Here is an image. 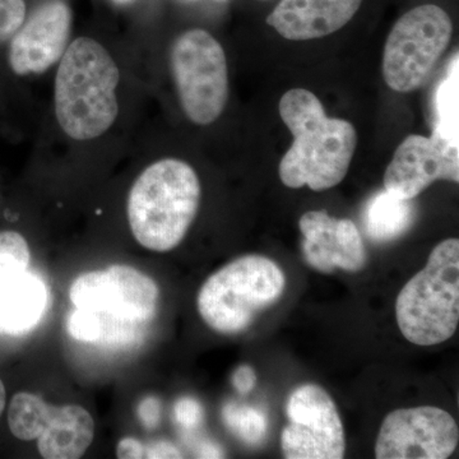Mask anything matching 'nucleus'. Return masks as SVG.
Instances as JSON below:
<instances>
[{
  "label": "nucleus",
  "mask_w": 459,
  "mask_h": 459,
  "mask_svg": "<svg viewBox=\"0 0 459 459\" xmlns=\"http://www.w3.org/2000/svg\"><path fill=\"white\" fill-rule=\"evenodd\" d=\"M281 119L294 135L280 162L281 181L292 189L309 186L314 192L334 188L344 179L355 153V126L328 117L320 100L310 91H289L280 101Z\"/></svg>",
  "instance_id": "nucleus-1"
},
{
  "label": "nucleus",
  "mask_w": 459,
  "mask_h": 459,
  "mask_svg": "<svg viewBox=\"0 0 459 459\" xmlns=\"http://www.w3.org/2000/svg\"><path fill=\"white\" fill-rule=\"evenodd\" d=\"M120 74L98 41L78 38L66 48L56 78V114L60 128L75 141L104 134L119 113Z\"/></svg>",
  "instance_id": "nucleus-2"
},
{
  "label": "nucleus",
  "mask_w": 459,
  "mask_h": 459,
  "mask_svg": "<svg viewBox=\"0 0 459 459\" xmlns=\"http://www.w3.org/2000/svg\"><path fill=\"white\" fill-rule=\"evenodd\" d=\"M201 204V183L192 166L165 159L148 166L133 184L128 198V221L133 237L152 252L175 249Z\"/></svg>",
  "instance_id": "nucleus-3"
},
{
  "label": "nucleus",
  "mask_w": 459,
  "mask_h": 459,
  "mask_svg": "<svg viewBox=\"0 0 459 459\" xmlns=\"http://www.w3.org/2000/svg\"><path fill=\"white\" fill-rule=\"evenodd\" d=\"M395 316L403 337L418 346L453 337L459 322L458 238H446L434 247L427 267L401 290Z\"/></svg>",
  "instance_id": "nucleus-4"
},
{
  "label": "nucleus",
  "mask_w": 459,
  "mask_h": 459,
  "mask_svg": "<svg viewBox=\"0 0 459 459\" xmlns=\"http://www.w3.org/2000/svg\"><path fill=\"white\" fill-rule=\"evenodd\" d=\"M285 285V274L272 259L241 256L214 272L201 287L199 316L219 333H240L259 313L279 301Z\"/></svg>",
  "instance_id": "nucleus-5"
},
{
  "label": "nucleus",
  "mask_w": 459,
  "mask_h": 459,
  "mask_svg": "<svg viewBox=\"0 0 459 459\" xmlns=\"http://www.w3.org/2000/svg\"><path fill=\"white\" fill-rule=\"evenodd\" d=\"M453 23L434 4L411 9L395 22L383 53V78L392 90L411 92L427 83L448 49Z\"/></svg>",
  "instance_id": "nucleus-6"
},
{
  "label": "nucleus",
  "mask_w": 459,
  "mask_h": 459,
  "mask_svg": "<svg viewBox=\"0 0 459 459\" xmlns=\"http://www.w3.org/2000/svg\"><path fill=\"white\" fill-rule=\"evenodd\" d=\"M171 69L184 113L199 126L219 119L229 100L228 60L204 30H190L171 48Z\"/></svg>",
  "instance_id": "nucleus-7"
},
{
  "label": "nucleus",
  "mask_w": 459,
  "mask_h": 459,
  "mask_svg": "<svg viewBox=\"0 0 459 459\" xmlns=\"http://www.w3.org/2000/svg\"><path fill=\"white\" fill-rule=\"evenodd\" d=\"M75 309L98 314L108 323L137 337L155 319L160 290L146 274L129 265L81 274L69 289Z\"/></svg>",
  "instance_id": "nucleus-8"
},
{
  "label": "nucleus",
  "mask_w": 459,
  "mask_h": 459,
  "mask_svg": "<svg viewBox=\"0 0 459 459\" xmlns=\"http://www.w3.org/2000/svg\"><path fill=\"white\" fill-rule=\"evenodd\" d=\"M11 433L23 442L38 440L42 458L77 459L90 448L95 422L83 407L51 406L40 395L20 392L8 410Z\"/></svg>",
  "instance_id": "nucleus-9"
},
{
  "label": "nucleus",
  "mask_w": 459,
  "mask_h": 459,
  "mask_svg": "<svg viewBox=\"0 0 459 459\" xmlns=\"http://www.w3.org/2000/svg\"><path fill=\"white\" fill-rule=\"evenodd\" d=\"M289 424L281 434L287 459H341L346 452L342 420L325 389L299 386L286 406Z\"/></svg>",
  "instance_id": "nucleus-10"
},
{
  "label": "nucleus",
  "mask_w": 459,
  "mask_h": 459,
  "mask_svg": "<svg viewBox=\"0 0 459 459\" xmlns=\"http://www.w3.org/2000/svg\"><path fill=\"white\" fill-rule=\"evenodd\" d=\"M458 440V425L446 411L434 406L395 410L380 427L376 458L446 459Z\"/></svg>",
  "instance_id": "nucleus-11"
},
{
  "label": "nucleus",
  "mask_w": 459,
  "mask_h": 459,
  "mask_svg": "<svg viewBox=\"0 0 459 459\" xmlns=\"http://www.w3.org/2000/svg\"><path fill=\"white\" fill-rule=\"evenodd\" d=\"M458 151L434 137L409 135L395 150L385 174V189L403 199L421 195L434 181H459Z\"/></svg>",
  "instance_id": "nucleus-12"
},
{
  "label": "nucleus",
  "mask_w": 459,
  "mask_h": 459,
  "mask_svg": "<svg viewBox=\"0 0 459 459\" xmlns=\"http://www.w3.org/2000/svg\"><path fill=\"white\" fill-rule=\"evenodd\" d=\"M72 29L71 8L62 0H50L36 8L13 35L8 60L18 75L42 74L62 59Z\"/></svg>",
  "instance_id": "nucleus-13"
},
{
  "label": "nucleus",
  "mask_w": 459,
  "mask_h": 459,
  "mask_svg": "<svg viewBox=\"0 0 459 459\" xmlns=\"http://www.w3.org/2000/svg\"><path fill=\"white\" fill-rule=\"evenodd\" d=\"M305 261L320 273L361 271L367 263L364 241L355 223L325 211H309L299 221Z\"/></svg>",
  "instance_id": "nucleus-14"
},
{
  "label": "nucleus",
  "mask_w": 459,
  "mask_h": 459,
  "mask_svg": "<svg viewBox=\"0 0 459 459\" xmlns=\"http://www.w3.org/2000/svg\"><path fill=\"white\" fill-rule=\"evenodd\" d=\"M362 0H281L268 16V25L292 41L325 38L346 26Z\"/></svg>",
  "instance_id": "nucleus-15"
},
{
  "label": "nucleus",
  "mask_w": 459,
  "mask_h": 459,
  "mask_svg": "<svg viewBox=\"0 0 459 459\" xmlns=\"http://www.w3.org/2000/svg\"><path fill=\"white\" fill-rule=\"evenodd\" d=\"M48 287L38 274L25 271L0 283V333H29L44 316Z\"/></svg>",
  "instance_id": "nucleus-16"
},
{
  "label": "nucleus",
  "mask_w": 459,
  "mask_h": 459,
  "mask_svg": "<svg viewBox=\"0 0 459 459\" xmlns=\"http://www.w3.org/2000/svg\"><path fill=\"white\" fill-rule=\"evenodd\" d=\"M415 221L412 199H403L383 190L368 202L364 226L368 237L377 243H386L409 231Z\"/></svg>",
  "instance_id": "nucleus-17"
},
{
  "label": "nucleus",
  "mask_w": 459,
  "mask_h": 459,
  "mask_svg": "<svg viewBox=\"0 0 459 459\" xmlns=\"http://www.w3.org/2000/svg\"><path fill=\"white\" fill-rule=\"evenodd\" d=\"M433 137L444 146L458 151V56L435 95Z\"/></svg>",
  "instance_id": "nucleus-18"
},
{
  "label": "nucleus",
  "mask_w": 459,
  "mask_h": 459,
  "mask_svg": "<svg viewBox=\"0 0 459 459\" xmlns=\"http://www.w3.org/2000/svg\"><path fill=\"white\" fill-rule=\"evenodd\" d=\"M222 419L226 428L247 446H258L267 435V418L255 407L226 404L222 410Z\"/></svg>",
  "instance_id": "nucleus-19"
},
{
  "label": "nucleus",
  "mask_w": 459,
  "mask_h": 459,
  "mask_svg": "<svg viewBox=\"0 0 459 459\" xmlns=\"http://www.w3.org/2000/svg\"><path fill=\"white\" fill-rule=\"evenodd\" d=\"M31 259L29 244L16 231L0 232V283L27 271Z\"/></svg>",
  "instance_id": "nucleus-20"
},
{
  "label": "nucleus",
  "mask_w": 459,
  "mask_h": 459,
  "mask_svg": "<svg viewBox=\"0 0 459 459\" xmlns=\"http://www.w3.org/2000/svg\"><path fill=\"white\" fill-rule=\"evenodd\" d=\"M25 0H0V42L13 38L25 22Z\"/></svg>",
  "instance_id": "nucleus-21"
},
{
  "label": "nucleus",
  "mask_w": 459,
  "mask_h": 459,
  "mask_svg": "<svg viewBox=\"0 0 459 459\" xmlns=\"http://www.w3.org/2000/svg\"><path fill=\"white\" fill-rule=\"evenodd\" d=\"M174 415L178 424L186 429L197 428L204 420V409L198 401L184 397L175 403Z\"/></svg>",
  "instance_id": "nucleus-22"
},
{
  "label": "nucleus",
  "mask_w": 459,
  "mask_h": 459,
  "mask_svg": "<svg viewBox=\"0 0 459 459\" xmlns=\"http://www.w3.org/2000/svg\"><path fill=\"white\" fill-rule=\"evenodd\" d=\"M160 413H161V406H160V402L153 397L142 401L138 407V416L144 427L147 428H155L159 424Z\"/></svg>",
  "instance_id": "nucleus-23"
},
{
  "label": "nucleus",
  "mask_w": 459,
  "mask_h": 459,
  "mask_svg": "<svg viewBox=\"0 0 459 459\" xmlns=\"http://www.w3.org/2000/svg\"><path fill=\"white\" fill-rule=\"evenodd\" d=\"M232 385H234L238 394H249L256 385L255 371L247 365L238 368L232 376Z\"/></svg>",
  "instance_id": "nucleus-24"
},
{
  "label": "nucleus",
  "mask_w": 459,
  "mask_h": 459,
  "mask_svg": "<svg viewBox=\"0 0 459 459\" xmlns=\"http://www.w3.org/2000/svg\"><path fill=\"white\" fill-rule=\"evenodd\" d=\"M117 457L120 459L146 458V446L140 440L126 437L117 444Z\"/></svg>",
  "instance_id": "nucleus-25"
},
{
  "label": "nucleus",
  "mask_w": 459,
  "mask_h": 459,
  "mask_svg": "<svg viewBox=\"0 0 459 459\" xmlns=\"http://www.w3.org/2000/svg\"><path fill=\"white\" fill-rule=\"evenodd\" d=\"M146 458H183V455L174 444L168 442H157L151 444L146 448Z\"/></svg>",
  "instance_id": "nucleus-26"
},
{
  "label": "nucleus",
  "mask_w": 459,
  "mask_h": 459,
  "mask_svg": "<svg viewBox=\"0 0 459 459\" xmlns=\"http://www.w3.org/2000/svg\"><path fill=\"white\" fill-rule=\"evenodd\" d=\"M5 407V388L4 385H3L2 380H0V415L3 413V410Z\"/></svg>",
  "instance_id": "nucleus-27"
},
{
  "label": "nucleus",
  "mask_w": 459,
  "mask_h": 459,
  "mask_svg": "<svg viewBox=\"0 0 459 459\" xmlns=\"http://www.w3.org/2000/svg\"><path fill=\"white\" fill-rule=\"evenodd\" d=\"M117 4H128V3L133 2V0H114Z\"/></svg>",
  "instance_id": "nucleus-28"
}]
</instances>
